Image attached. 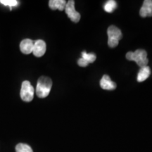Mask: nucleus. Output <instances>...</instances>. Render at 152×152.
I'll use <instances>...</instances> for the list:
<instances>
[{
  "label": "nucleus",
  "mask_w": 152,
  "mask_h": 152,
  "mask_svg": "<svg viewBox=\"0 0 152 152\" xmlns=\"http://www.w3.org/2000/svg\"><path fill=\"white\" fill-rule=\"evenodd\" d=\"M52 87V81L47 76H42L39 78L36 86V94L39 98L47 97Z\"/></svg>",
  "instance_id": "nucleus-1"
},
{
  "label": "nucleus",
  "mask_w": 152,
  "mask_h": 152,
  "mask_svg": "<svg viewBox=\"0 0 152 152\" xmlns=\"http://www.w3.org/2000/svg\"><path fill=\"white\" fill-rule=\"evenodd\" d=\"M127 59L134 61L140 68L148 65L149 60L147 58V53L144 49H137L135 52H129L126 54Z\"/></svg>",
  "instance_id": "nucleus-2"
},
{
  "label": "nucleus",
  "mask_w": 152,
  "mask_h": 152,
  "mask_svg": "<svg viewBox=\"0 0 152 152\" xmlns=\"http://www.w3.org/2000/svg\"><path fill=\"white\" fill-rule=\"evenodd\" d=\"M107 35L109 37L108 45L111 48L117 47L120 39H122L123 35L121 30L115 26H111L107 30Z\"/></svg>",
  "instance_id": "nucleus-3"
},
{
  "label": "nucleus",
  "mask_w": 152,
  "mask_h": 152,
  "mask_svg": "<svg viewBox=\"0 0 152 152\" xmlns=\"http://www.w3.org/2000/svg\"><path fill=\"white\" fill-rule=\"evenodd\" d=\"M34 94H35V90L30 82L28 80L23 82L20 93L21 99L26 102H31L34 98Z\"/></svg>",
  "instance_id": "nucleus-4"
},
{
  "label": "nucleus",
  "mask_w": 152,
  "mask_h": 152,
  "mask_svg": "<svg viewBox=\"0 0 152 152\" xmlns=\"http://www.w3.org/2000/svg\"><path fill=\"white\" fill-rule=\"evenodd\" d=\"M65 11L68 18L71 19L73 22L77 23L80 20V14L75 10V1L73 0H69L66 3Z\"/></svg>",
  "instance_id": "nucleus-5"
},
{
  "label": "nucleus",
  "mask_w": 152,
  "mask_h": 152,
  "mask_svg": "<svg viewBox=\"0 0 152 152\" xmlns=\"http://www.w3.org/2000/svg\"><path fill=\"white\" fill-rule=\"evenodd\" d=\"M47 45L45 41L42 39H37L34 42V47L33 54L36 57H41L46 52Z\"/></svg>",
  "instance_id": "nucleus-6"
},
{
  "label": "nucleus",
  "mask_w": 152,
  "mask_h": 152,
  "mask_svg": "<svg viewBox=\"0 0 152 152\" xmlns=\"http://www.w3.org/2000/svg\"><path fill=\"white\" fill-rule=\"evenodd\" d=\"M100 86L103 90H113L116 88V84L112 81L109 75H104L100 80Z\"/></svg>",
  "instance_id": "nucleus-7"
},
{
  "label": "nucleus",
  "mask_w": 152,
  "mask_h": 152,
  "mask_svg": "<svg viewBox=\"0 0 152 152\" xmlns=\"http://www.w3.org/2000/svg\"><path fill=\"white\" fill-rule=\"evenodd\" d=\"M34 41L30 39H24L20 44V49L24 54H30L33 53Z\"/></svg>",
  "instance_id": "nucleus-8"
},
{
  "label": "nucleus",
  "mask_w": 152,
  "mask_h": 152,
  "mask_svg": "<svg viewBox=\"0 0 152 152\" xmlns=\"http://www.w3.org/2000/svg\"><path fill=\"white\" fill-rule=\"evenodd\" d=\"M140 15L143 18L152 16V0H145L140 9Z\"/></svg>",
  "instance_id": "nucleus-9"
},
{
  "label": "nucleus",
  "mask_w": 152,
  "mask_h": 152,
  "mask_svg": "<svg viewBox=\"0 0 152 152\" xmlns=\"http://www.w3.org/2000/svg\"><path fill=\"white\" fill-rule=\"evenodd\" d=\"M66 1L65 0H50L49 1V6L51 9L52 10H58L63 11L65 10Z\"/></svg>",
  "instance_id": "nucleus-10"
},
{
  "label": "nucleus",
  "mask_w": 152,
  "mask_h": 152,
  "mask_svg": "<svg viewBox=\"0 0 152 152\" xmlns=\"http://www.w3.org/2000/svg\"><path fill=\"white\" fill-rule=\"evenodd\" d=\"M150 74H151V69H150V68L148 66L140 68V71H139L137 74V80L139 83L144 82L149 77Z\"/></svg>",
  "instance_id": "nucleus-11"
},
{
  "label": "nucleus",
  "mask_w": 152,
  "mask_h": 152,
  "mask_svg": "<svg viewBox=\"0 0 152 152\" xmlns=\"http://www.w3.org/2000/svg\"><path fill=\"white\" fill-rule=\"evenodd\" d=\"M117 3L116 1L114 0H109V1H106L105 4L104 5V11L108 13H112L113 11L116 9Z\"/></svg>",
  "instance_id": "nucleus-12"
},
{
  "label": "nucleus",
  "mask_w": 152,
  "mask_h": 152,
  "mask_svg": "<svg viewBox=\"0 0 152 152\" xmlns=\"http://www.w3.org/2000/svg\"><path fill=\"white\" fill-rule=\"evenodd\" d=\"M16 152H33L32 148L26 144H18L16 147Z\"/></svg>",
  "instance_id": "nucleus-13"
},
{
  "label": "nucleus",
  "mask_w": 152,
  "mask_h": 152,
  "mask_svg": "<svg viewBox=\"0 0 152 152\" xmlns=\"http://www.w3.org/2000/svg\"><path fill=\"white\" fill-rule=\"evenodd\" d=\"M81 56H82V58H83L84 59L86 60L89 64H91V63L94 62V61L96 60V55L95 54H92V53H91V54H87L86 52H82Z\"/></svg>",
  "instance_id": "nucleus-14"
},
{
  "label": "nucleus",
  "mask_w": 152,
  "mask_h": 152,
  "mask_svg": "<svg viewBox=\"0 0 152 152\" xmlns=\"http://www.w3.org/2000/svg\"><path fill=\"white\" fill-rule=\"evenodd\" d=\"M0 3L5 6H7V7H9L11 9L12 7H16L18 4V1H16V0H1Z\"/></svg>",
  "instance_id": "nucleus-15"
},
{
  "label": "nucleus",
  "mask_w": 152,
  "mask_h": 152,
  "mask_svg": "<svg viewBox=\"0 0 152 152\" xmlns=\"http://www.w3.org/2000/svg\"><path fill=\"white\" fill-rule=\"evenodd\" d=\"M77 64H78L80 66H81V67H86V66L89 65V63L81 57V58L77 61Z\"/></svg>",
  "instance_id": "nucleus-16"
}]
</instances>
